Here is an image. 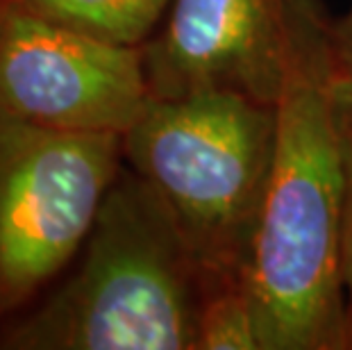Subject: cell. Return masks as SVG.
<instances>
[{
  "label": "cell",
  "mask_w": 352,
  "mask_h": 350,
  "mask_svg": "<svg viewBox=\"0 0 352 350\" xmlns=\"http://www.w3.org/2000/svg\"><path fill=\"white\" fill-rule=\"evenodd\" d=\"M329 25L320 0H287L275 146L248 271L259 350H348L339 64Z\"/></svg>",
  "instance_id": "1"
},
{
  "label": "cell",
  "mask_w": 352,
  "mask_h": 350,
  "mask_svg": "<svg viewBox=\"0 0 352 350\" xmlns=\"http://www.w3.org/2000/svg\"><path fill=\"white\" fill-rule=\"evenodd\" d=\"M78 255L62 285L0 327V348L198 350L205 273L164 196L125 162Z\"/></svg>",
  "instance_id": "2"
},
{
  "label": "cell",
  "mask_w": 352,
  "mask_h": 350,
  "mask_svg": "<svg viewBox=\"0 0 352 350\" xmlns=\"http://www.w3.org/2000/svg\"><path fill=\"white\" fill-rule=\"evenodd\" d=\"M275 146V105L230 91L151 98L123 160L164 196L207 289L248 280Z\"/></svg>",
  "instance_id": "3"
},
{
  "label": "cell",
  "mask_w": 352,
  "mask_h": 350,
  "mask_svg": "<svg viewBox=\"0 0 352 350\" xmlns=\"http://www.w3.org/2000/svg\"><path fill=\"white\" fill-rule=\"evenodd\" d=\"M123 162V135L39 128L0 111V327L78 257Z\"/></svg>",
  "instance_id": "4"
},
{
  "label": "cell",
  "mask_w": 352,
  "mask_h": 350,
  "mask_svg": "<svg viewBox=\"0 0 352 350\" xmlns=\"http://www.w3.org/2000/svg\"><path fill=\"white\" fill-rule=\"evenodd\" d=\"M151 100L141 46H118L14 5L0 10V111L62 132L125 130Z\"/></svg>",
  "instance_id": "5"
},
{
  "label": "cell",
  "mask_w": 352,
  "mask_h": 350,
  "mask_svg": "<svg viewBox=\"0 0 352 350\" xmlns=\"http://www.w3.org/2000/svg\"><path fill=\"white\" fill-rule=\"evenodd\" d=\"M287 0H173L141 46L151 98L230 91L275 105Z\"/></svg>",
  "instance_id": "6"
},
{
  "label": "cell",
  "mask_w": 352,
  "mask_h": 350,
  "mask_svg": "<svg viewBox=\"0 0 352 350\" xmlns=\"http://www.w3.org/2000/svg\"><path fill=\"white\" fill-rule=\"evenodd\" d=\"M52 23L118 46H144L173 0H12Z\"/></svg>",
  "instance_id": "7"
},
{
  "label": "cell",
  "mask_w": 352,
  "mask_h": 350,
  "mask_svg": "<svg viewBox=\"0 0 352 350\" xmlns=\"http://www.w3.org/2000/svg\"><path fill=\"white\" fill-rule=\"evenodd\" d=\"M198 350H259L248 280L221 282L202 298Z\"/></svg>",
  "instance_id": "8"
},
{
  "label": "cell",
  "mask_w": 352,
  "mask_h": 350,
  "mask_svg": "<svg viewBox=\"0 0 352 350\" xmlns=\"http://www.w3.org/2000/svg\"><path fill=\"white\" fill-rule=\"evenodd\" d=\"M336 118L341 130L343 148V210H341V239L339 264L343 296H346V332L348 350H352V78L339 73L336 80Z\"/></svg>",
  "instance_id": "9"
},
{
  "label": "cell",
  "mask_w": 352,
  "mask_h": 350,
  "mask_svg": "<svg viewBox=\"0 0 352 350\" xmlns=\"http://www.w3.org/2000/svg\"><path fill=\"white\" fill-rule=\"evenodd\" d=\"M329 36H332V48L336 64H339V73L346 78H352V3L350 10L341 19L332 17Z\"/></svg>",
  "instance_id": "10"
},
{
  "label": "cell",
  "mask_w": 352,
  "mask_h": 350,
  "mask_svg": "<svg viewBox=\"0 0 352 350\" xmlns=\"http://www.w3.org/2000/svg\"><path fill=\"white\" fill-rule=\"evenodd\" d=\"M7 3H10V0H0V10H3V7H5Z\"/></svg>",
  "instance_id": "11"
}]
</instances>
